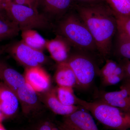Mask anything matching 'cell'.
Segmentation results:
<instances>
[{"mask_svg":"<svg viewBox=\"0 0 130 130\" xmlns=\"http://www.w3.org/2000/svg\"><path fill=\"white\" fill-rule=\"evenodd\" d=\"M91 54L75 50L71 53L66 61L74 72L77 80V87L86 89L93 84L100 69Z\"/></svg>","mask_w":130,"mask_h":130,"instance_id":"obj_4","label":"cell"},{"mask_svg":"<svg viewBox=\"0 0 130 130\" xmlns=\"http://www.w3.org/2000/svg\"><path fill=\"white\" fill-rule=\"evenodd\" d=\"M6 5V0H0V6L5 8Z\"/></svg>","mask_w":130,"mask_h":130,"instance_id":"obj_29","label":"cell"},{"mask_svg":"<svg viewBox=\"0 0 130 130\" xmlns=\"http://www.w3.org/2000/svg\"><path fill=\"white\" fill-rule=\"evenodd\" d=\"M19 102L16 93L3 82L0 83V111L5 116L14 115Z\"/></svg>","mask_w":130,"mask_h":130,"instance_id":"obj_15","label":"cell"},{"mask_svg":"<svg viewBox=\"0 0 130 130\" xmlns=\"http://www.w3.org/2000/svg\"><path fill=\"white\" fill-rule=\"evenodd\" d=\"M55 79L58 86L73 88L76 86L75 74L66 62L58 64L55 74Z\"/></svg>","mask_w":130,"mask_h":130,"instance_id":"obj_17","label":"cell"},{"mask_svg":"<svg viewBox=\"0 0 130 130\" xmlns=\"http://www.w3.org/2000/svg\"><path fill=\"white\" fill-rule=\"evenodd\" d=\"M73 88L71 87L58 86L55 89L58 99L65 106L77 105V96L74 94Z\"/></svg>","mask_w":130,"mask_h":130,"instance_id":"obj_21","label":"cell"},{"mask_svg":"<svg viewBox=\"0 0 130 130\" xmlns=\"http://www.w3.org/2000/svg\"><path fill=\"white\" fill-rule=\"evenodd\" d=\"M0 79L15 93L26 83L24 76L1 61Z\"/></svg>","mask_w":130,"mask_h":130,"instance_id":"obj_16","label":"cell"},{"mask_svg":"<svg viewBox=\"0 0 130 130\" xmlns=\"http://www.w3.org/2000/svg\"><path fill=\"white\" fill-rule=\"evenodd\" d=\"M39 130H53V129L50 125L46 124L42 125Z\"/></svg>","mask_w":130,"mask_h":130,"instance_id":"obj_28","label":"cell"},{"mask_svg":"<svg viewBox=\"0 0 130 130\" xmlns=\"http://www.w3.org/2000/svg\"><path fill=\"white\" fill-rule=\"evenodd\" d=\"M39 0H14L13 2L19 5L27 6L38 9Z\"/></svg>","mask_w":130,"mask_h":130,"instance_id":"obj_24","label":"cell"},{"mask_svg":"<svg viewBox=\"0 0 130 130\" xmlns=\"http://www.w3.org/2000/svg\"><path fill=\"white\" fill-rule=\"evenodd\" d=\"M76 5H87L104 2V0H74Z\"/></svg>","mask_w":130,"mask_h":130,"instance_id":"obj_26","label":"cell"},{"mask_svg":"<svg viewBox=\"0 0 130 130\" xmlns=\"http://www.w3.org/2000/svg\"><path fill=\"white\" fill-rule=\"evenodd\" d=\"M107 5L117 14L130 16V0H104Z\"/></svg>","mask_w":130,"mask_h":130,"instance_id":"obj_22","label":"cell"},{"mask_svg":"<svg viewBox=\"0 0 130 130\" xmlns=\"http://www.w3.org/2000/svg\"><path fill=\"white\" fill-rule=\"evenodd\" d=\"M61 130H100L91 114L80 107L73 113L64 116Z\"/></svg>","mask_w":130,"mask_h":130,"instance_id":"obj_7","label":"cell"},{"mask_svg":"<svg viewBox=\"0 0 130 130\" xmlns=\"http://www.w3.org/2000/svg\"><path fill=\"white\" fill-rule=\"evenodd\" d=\"M3 49H5L4 48H0V55L1 54L3 51Z\"/></svg>","mask_w":130,"mask_h":130,"instance_id":"obj_33","label":"cell"},{"mask_svg":"<svg viewBox=\"0 0 130 130\" xmlns=\"http://www.w3.org/2000/svg\"><path fill=\"white\" fill-rule=\"evenodd\" d=\"M113 13L117 24V37L130 39V16Z\"/></svg>","mask_w":130,"mask_h":130,"instance_id":"obj_20","label":"cell"},{"mask_svg":"<svg viewBox=\"0 0 130 130\" xmlns=\"http://www.w3.org/2000/svg\"><path fill=\"white\" fill-rule=\"evenodd\" d=\"M120 62L122 64L125 72V79L130 80V60L123 59Z\"/></svg>","mask_w":130,"mask_h":130,"instance_id":"obj_25","label":"cell"},{"mask_svg":"<svg viewBox=\"0 0 130 130\" xmlns=\"http://www.w3.org/2000/svg\"><path fill=\"white\" fill-rule=\"evenodd\" d=\"M77 105L89 112L99 123L109 129H130V112L96 101H86L77 97Z\"/></svg>","mask_w":130,"mask_h":130,"instance_id":"obj_3","label":"cell"},{"mask_svg":"<svg viewBox=\"0 0 130 130\" xmlns=\"http://www.w3.org/2000/svg\"><path fill=\"white\" fill-rule=\"evenodd\" d=\"M24 76L26 83L38 93L46 91L50 88V77L41 66L26 68Z\"/></svg>","mask_w":130,"mask_h":130,"instance_id":"obj_11","label":"cell"},{"mask_svg":"<svg viewBox=\"0 0 130 130\" xmlns=\"http://www.w3.org/2000/svg\"><path fill=\"white\" fill-rule=\"evenodd\" d=\"M56 31L74 49L99 56L88 28L74 9L58 20Z\"/></svg>","mask_w":130,"mask_h":130,"instance_id":"obj_2","label":"cell"},{"mask_svg":"<svg viewBox=\"0 0 130 130\" xmlns=\"http://www.w3.org/2000/svg\"><path fill=\"white\" fill-rule=\"evenodd\" d=\"M75 5L74 0H39L38 7H41L45 13L58 20L74 9Z\"/></svg>","mask_w":130,"mask_h":130,"instance_id":"obj_13","label":"cell"},{"mask_svg":"<svg viewBox=\"0 0 130 130\" xmlns=\"http://www.w3.org/2000/svg\"><path fill=\"white\" fill-rule=\"evenodd\" d=\"M129 130V129H127V130Z\"/></svg>","mask_w":130,"mask_h":130,"instance_id":"obj_34","label":"cell"},{"mask_svg":"<svg viewBox=\"0 0 130 130\" xmlns=\"http://www.w3.org/2000/svg\"><path fill=\"white\" fill-rule=\"evenodd\" d=\"M39 95L40 101L55 113L67 116L79 109L78 105L67 106L63 105L58 99L55 89L50 88Z\"/></svg>","mask_w":130,"mask_h":130,"instance_id":"obj_12","label":"cell"},{"mask_svg":"<svg viewBox=\"0 0 130 130\" xmlns=\"http://www.w3.org/2000/svg\"><path fill=\"white\" fill-rule=\"evenodd\" d=\"M15 93L22 111L25 114L37 111L40 107L41 101L38 93L27 83L19 88Z\"/></svg>","mask_w":130,"mask_h":130,"instance_id":"obj_10","label":"cell"},{"mask_svg":"<svg viewBox=\"0 0 130 130\" xmlns=\"http://www.w3.org/2000/svg\"><path fill=\"white\" fill-rule=\"evenodd\" d=\"M97 100L130 112V91L122 85L119 91L99 92Z\"/></svg>","mask_w":130,"mask_h":130,"instance_id":"obj_9","label":"cell"},{"mask_svg":"<svg viewBox=\"0 0 130 130\" xmlns=\"http://www.w3.org/2000/svg\"><path fill=\"white\" fill-rule=\"evenodd\" d=\"M5 10L20 30L46 29L50 26L48 20L38 9L12 2L5 6Z\"/></svg>","mask_w":130,"mask_h":130,"instance_id":"obj_5","label":"cell"},{"mask_svg":"<svg viewBox=\"0 0 130 130\" xmlns=\"http://www.w3.org/2000/svg\"><path fill=\"white\" fill-rule=\"evenodd\" d=\"M20 31L19 26L14 22L0 17V40L14 37Z\"/></svg>","mask_w":130,"mask_h":130,"instance_id":"obj_19","label":"cell"},{"mask_svg":"<svg viewBox=\"0 0 130 130\" xmlns=\"http://www.w3.org/2000/svg\"><path fill=\"white\" fill-rule=\"evenodd\" d=\"M0 130H5V128H3V126L0 124Z\"/></svg>","mask_w":130,"mask_h":130,"instance_id":"obj_32","label":"cell"},{"mask_svg":"<svg viewBox=\"0 0 130 130\" xmlns=\"http://www.w3.org/2000/svg\"><path fill=\"white\" fill-rule=\"evenodd\" d=\"M99 71V75L104 86L115 85L125 79V74L123 66L109 58Z\"/></svg>","mask_w":130,"mask_h":130,"instance_id":"obj_8","label":"cell"},{"mask_svg":"<svg viewBox=\"0 0 130 130\" xmlns=\"http://www.w3.org/2000/svg\"><path fill=\"white\" fill-rule=\"evenodd\" d=\"M115 49L118 56L130 60V39L117 37Z\"/></svg>","mask_w":130,"mask_h":130,"instance_id":"obj_23","label":"cell"},{"mask_svg":"<svg viewBox=\"0 0 130 130\" xmlns=\"http://www.w3.org/2000/svg\"><path fill=\"white\" fill-rule=\"evenodd\" d=\"M74 9L93 37L99 56L106 60L113 50V39L117 32L116 18L105 2L87 5H75Z\"/></svg>","mask_w":130,"mask_h":130,"instance_id":"obj_1","label":"cell"},{"mask_svg":"<svg viewBox=\"0 0 130 130\" xmlns=\"http://www.w3.org/2000/svg\"><path fill=\"white\" fill-rule=\"evenodd\" d=\"M6 5H8L9 3L13 2L12 0H6Z\"/></svg>","mask_w":130,"mask_h":130,"instance_id":"obj_30","label":"cell"},{"mask_svg":"<svg viewBox=\"0 0 130 130\" xmlns=\"http://www.w3.org/2000/svg\"><path fill=\"white\" fill-rule=\"evenodd\" d=\"M22 41L32 48L42 51L46 49V40L35 29L21 31Z\"/></svg>","mask_w":130,"mask_h":130,"instance_id":"obj_18","label":"cell"},{"mask_svg":"<svg viewBox=\"0 0 130 130\" xmlns=\"http://www.w3.org/2000/svg\"><path fill=\"white\" fill-rule=\"evenodd\" d=\"M5 10V8L2 7L0 6V17H1V12L3 10Z\"/></svg>","mask_w":130,"mask_h":130,"instance_id":"obj_31","label":"cell"},{"mask_svg":"<svg viewBox=\"0 0 130 130\" xmlns=\"http://www.w3.org/2000/svg\"><path fill=\"white\" fill-rule=\"evenodd\" d=\"M124 82L122 85V86H124L126 88L128 89L130 91V80L129 79H125L124 80Z\"/></svg>","mask_w":130,"mask_h":130,"instance_id":"obj_27","label":"cell"},{"mask_svg":"<svg viewBox=\"0 0 130 130\" xmlns=\"http://www.w3.org/2000/svg\"><path fill=\"white\" fill-rule=\"evenodd\" d=\"M71 46L59 35L51 40H46V49L51 58L58 64L66 62L71 54Z\"/></svg>","mask_w":130,"mask_h":130,"instance_id":"obj_14","label":"cell"},{"mask_svg":"<svg viewBox=\"0 0 130 130\" xmlns=\"http://www.w3.org/2000/svg\"><path fill=\"white\" fill-rule=\"evenodd\" d=\"M7 50L16 61L26 68L41 66L46 60L42 51L31 47L22 41L9 46Z\"/></svg>","mask_w":130,"mask_h":130,"instance_id":"obj_6","label":"cell"}]
</instances>
